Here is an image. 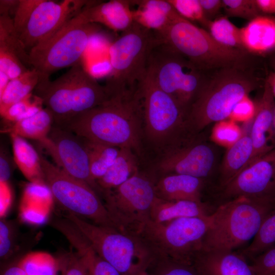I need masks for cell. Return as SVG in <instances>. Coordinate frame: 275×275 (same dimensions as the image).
<instances>
[{
  "instance_id": "cell-30",
  "label": "cell",
  "mask_w": 275,
  "mask_h": 275,
  "mask_svg": "<svg viewBox=\"0 0 275 275\" xmlns=\"http://www.w3.org/2000/svg\"><path fill=\"white\" fill-rule=\"evenodd\" d=\"M67 237L77 251L80 258L86 264L90 275H121L116 269L95 253L78 231L70 232Z\"/></svg>"
},
{
  "instance_id": "cell-43",
  "label": "cell",
  "mask_w": 275,
  "mask_h": 275,
  "mask_svg": "<svg viewBox=\"0 0 275 275\" xmlns=\"http://www.w3.org/2000/svg\"><path fill=\"white\" fill-rule=\"evenodd\" d=\"M15 233L14 228L9 222L2 219L0 221V257L8 258L14 248Z\"/></svg>"
},
{
  "instance_id": "cell-13",
  "label": "cell",
  "mask_w": 275,
  "mask_h": 275,
  "mask_svg": "<svg viewBox=\"0 0 275 275\" xmlns=\"http://www.w3.org/2000/svg\"><path fill=\"white\" fill-rule=\"evenodd\" d=\"M156 197L155 186L136 173L117 188L105 191V205L120 230L138 236L150 221Z\"/></svg>"
},
{
  "instance_id": "cell-6",
  "label": "cell",
  "mask_w": 275,
  "mask_h": 275,
  "mask_svg": "<svg viewBox=\"0 0 275 275\" xmlns=\"http://www.w3.org/2000/svg\"><path fill=\"white\" fill-rule=\"evenodd\" d=\"M67 218L95 253L121 275H138L156 260L139 236L117 229L91 223L69 213Z\"/></svg>"
},
{
  "instance_id": "cell-10",
  "label": "cell",
  "mask_w": 275,
  "mask_h": 275,
  "mask_svg": "<svg viewBox=\"0 0 275 275\" xmlns=\"http://www.w3.org/2000/svg\"><path fill=\"white\" fill-rule=\"evenodd\" d=\"M97 31L95 23H90L81 11L32 48L29 52L30 62L39 74L40 80L49 78L58 70L77 64Z\"/></svg>"
},
{
  "instance_id": "cell-31",
  "label": "cell",
  "mask_w": 275,
  "mask_h": 275,
  "mask_svg": "<svg viewBox=\"0 0 275 275\" xmlns=\"http://www.w3.org/2000/svg\"><path fill=\"white\" fill-rule=\"evenodd\" d=\"M81 138L88 156L91 177L96 182L113 164L120 148Z\"/></svg>"
},
{
  "instance_id": "cell-36",
  "label": "cell",
  "mask_w": 275,
  "mask_h": 275,
  "mask_svg": "<svg viewBox=\"0 0 275 275\" xmlns=\"http://www.w3.org/2000/svg\"><path fill=\"white\" fill-rule=\"evenodd\" d=\"M176 12L189 21H196L208 29L209 21L205 17L199 0H168Z\"/></svg>"
},
{
  "instance_id": "cell-35",
  "label": "cell",
  "mask_w": 275,
  "mask_h": 275,
  "mask_svg": "<svg viewBox=\"0 0 275 275\" xmlns=\"http://www.w3.org/2000/svg\"><path fill=\"white\" fill-rule=\"evenodd\" d=\"M42 99L33 93L10 106L1 116L6 121L13 123L29 118L41 110Z\"/></svg>"
},
{
  "instance_id": "cell-29",
  "label": "cell",
  "mask_w": 275,
  "mask_h": 275,
  "mask_svg": "<svg viewBox=\"0 0 275 275\" xmlns=\"http://www.w3.org/2000/svg\"><path fill=\"white\" fill-rule=\"evenodd\" d=\"M40 80V75L34 69L10 80L4 93L0 96V114L32 93Z\"/></svg>"
},
{
  "instance_id": "cell-41",
  "label": "cell",
  "mask_w": 275,
  "mask_h": 275,
  "mask_svg": "<svg viewBox=\"0 0 275 275\" xmlns=\"http://www.w3.org/2000/svg\"><path fill=\"white\" fill-rule=\"evenodd\" d=\"M30 69L15 54L0 50V70L5 72L10 80L21 76Z\"/></svg>"
},
{
  "instance_id": "cell-51",
  "label": "cell",
  "mask_w": 275,
  "mask_h": 275,
  "mask_svg": "<svg viewBox=\"0 0 275 275\" xmlns=\"http://www.w3.org/2000/svg\"><path fill=\"white\" fill-rule=\"evenodd\" d=\"M1 275H27L20 265H13L6 268Z\"/></svg>"
},
{
  "instance_id": "cell-32",
  "label": "cell",
  "mask_w": 275,
  "mask_h": 275,
  "mask_svg": "<svg viewBox=\"0 0 275 275\" xmlns=\"http://www.w3.org/2000/svg\"><path fill=\"white\" fill-rule=\"evenodd\" d=\"M275 244V204L264 219L257 234L246 248L239 253L248 261Z\"/></svg>"
},
{
  "instance_id": "cell-38",
  "label": "cell",
  "mask_w": 275,
  "mask_h": 275,
  "mask_svg": "<svg viewBox=\"0 0 275 275\" xmlns=\"http://www.w3.org/2000/svg\"><path fill=\"white\" fill-rule=\"evenodd\" d=\"M242 131L236 123L231 120H225L215 123L211 139L216 143L229 147L241 136Z\"/></svg>"
},
{
  "instance_id": "cell-39",
  "label": "cell",
  "mask_w": 275,
  "mask_h": 275,
  "mask_svg": "<svg viewBox=\"0 0 275 275\" xmlns=\"http://www.w3.org/2000/svg\"><path fill=\"white\" fill-rule=\"evenodd\" d=\"M223 8L228 16L252 20L259 16L256 0H223Z\"/></svg>"
},
{
  "instance_id": "cell-24",
  "label": "cell",
  "mask_w": 275,
  "mask_h": 275,
  "mask_svg": "<svg viewBox=\"0 0 275 275\" xmlns=\"http://www.w3.org/2000/svg\"><path fill=\"white\" fill-rule=\"evenodd\" d=\"M241 29L244 48L249 53H262L275 47V20L259 16Z\"/></svg>"
},
{
  "instance_id": "cell-56",
  "label": "cell",
  "mask_w": 275,
  "mask_h": 275,
  "mask_svg": "<svg viewBox=\"0 0 275 275\" xmlns=\"http://www.w3.org/2000/svg\"><path fill=\"white\" fill-rule=\"evenodd\" d=\"M274 20H275V18H274Z\"/></svg>"
},
{
  "instance_id": "cell-49",
  "label": "cell",
  "mask_w": 275,
  "mask_h": 275,
  "mask_svg": "<svg viewBox=\"0 0 275 275\" xmlns=\"http://www.w3.org/2000/svg\"><path fill=\"white\" fill-rule=\"evenodd\" d=\"M19 0H1L0 15H14Z\"/></svg>"
},
{
  "instance_id": "cell-19",
  "label": "cell",
  "mask_w": 275,
  "mask_h": 275,
  "mask_svg": "<svg viewBox=\"0 0 275 275\" xmlns=\"http://www.w3.org/2000/svg\"><path fill=\"white\" fill-rule=\"evenodd\" d=\"M193 265L200 275H257L239 252L202 250Z\"/></svg>"
},
{
  "instance_id": "cell-17",
  "label": "cell",
  "mask_w": 275,
  "mask_h": 275,
  "mask_svg": "<svg viewBox=\"0 0 275 275\" xmlns=\"http://www.w3.org/2000/svg\"><path fill=\"white\" fill-rule=\"evenodd\" d=\"M214 145L199 141L177 147L160 161L159 168L171 174L189 175L207 181L218 170V151Z\"/></svg>"
},
{
  "instance_id": "cell-4",
  "label": "cell",
  "mask_w": 275,
  "mask_h": 275,
  "mask_svg": "<svg viewBox=\"0 0 275 275\" xmlns=\"http://www.w3.org/2000/svg\"><path fill=\"white\" fill-rule=\"evenodd\" d=\"M34 91L52 114L54 125L61 127L109 97L104 86L79 64L53 80H40Z\"/></svg>"
},
{
  "instance_id": "cell-44",
  "label": "cell",
  "mask_w": 275,
  "mask_h": 275,
  "mask_svg": "<svg viewBox=\"0 0 275 275\" xmlns=\"http://www.w3.org/2000/svg\"><path fill=\"white\" fill-rule=\"evenodd\" d=\"M255 111V104L246 96L236 104L229 118L234 122L248 121L253 118Z\"/></svg>"
},
{
  "instance_id": "cell-40",
  "label": "cell",
  "mask_w": 275,
  "mask_h": 275,
  "mask_svg": "<svg viewBox=\"0 0 275 275\" xmlns=\"http://www.w3.org/2000/svg\"><path fill=\"white\" fill-rule=\"evenodd\" d=\"M27 275H56L55 262L47 256H30L19 264Z\"/></svg>"
},
{
  "instance_id": "cell-48",
  "label": "cell",
  "mask_w": 275,
  "mask_h": 275,
  "mask_svg": "<svg viewBox=\"0 0 275 275\" xmlns=\"http://www.w3.org/2000/svg\"><path fill=\"white\" fill-rule=\"evenodd\" d=\"M11 174L10 163L4 153L1 152L0 157V182L9 183Z\"/></svg>"
},
{
  "instance_id": "cell-21",
  "label": "cell",
  "mask_w": 275,
  "mask_h": 275,
  "mask_svg": "<svg viewBox=\"0 0 275 275\" xmlns=\"http://www.w3.org/2000/svg\"><path fill=\"white\" fill-rule=\"evenodd\" d=\"M207 181L196 177L170 174L161 179L156 186L157 196L168 201H202V192Z\"/></svg>"
},
{
  "instance_id": "cell-34",
  "label": "cell",
  "mask_w": 275,
  "mask_h": 275,
  "mask_svg": "<svg viewBox=\"0 0 275 275\" xmlns=\"http://www.w3.org/2000/svg\"><path fill=\"white\" fill-rule=\"evenodd\" d=\"M208 29L212 37L219 43L246 50L241 40V29L233 24L226 16L218 17L210 21Z\"/></svg>"
},
{
  "instance_id": "cell-11",
  "label": "cell",
  "mask_w": 275,
  "mask_h": 275,
  "mask_svg": "<svg viewBox=\"0 0 275 275\" xmlns=\"http://www.w3.org/2000/svg\"><path fill=\"white\" fill-rule=\"evenodd\" d=\"M94 1L19 0L13 18L14 27L25 49L30 51Z\"/></svg>"
},
{
  "instance_id": "cell-22",
  "label": "cell",
  "mask_w": 275,
  "mask_h": 275,
  "mask_svg": "<svg viewBox=\"0 0 275 275\" xmlns=\"http://www.w3.org/2000/svg\"><path fill=\"white\" fill-rule=\"evenodd\" d=\"M134 22L145 29L160 33L179 14L168 0L131 1Z\"/></svg>"
},
{
  "instance_id": "cell-52",
  "label": "cell",
  "mask_w": 275,
  "mask_h": 275,
  "mask_svg": "<svg viewBox=\"0 0 275 275\" xmlns=\"http://www.w3.org/2000/svg\"><path fill=\"white\" fill-rule=\"evenodd\" d=\"M10 80L7 75L0 70V96L4 93Z\"/></svg>"
},
{
  "instance_id": "cell-5",
  "label": "cell",
  "mask_w": 275,
  "mask_h": 275,
  "mask_svg": "<svg viewBox=\"0 0 275 275\" xmlns=\"http://www.w3.org/2000/svg\"><path fill=\"white\" fill-rule=\"evenodd\" d=\"M157 33L163 41L208 74L249 64L251 61L248 51L219 43L209 32L180 15L163 31Z\"/></svg>"
},
{
  "instance_id": "cell-53",
  "label": "cell",
  "mask_w": 275,
  "mask_h": 275,
  "mask_svg": "<svg viewBox=\"0 0 275 275\" xmlns=\"http://www.w3.org/2000/svg\"><path fill=\"white\" fill-rule=\"evenodd\" d=\"M275 98V71L271 74L267 80Z\"/></svg>"
},
{
  "instance_id": "cell-55",
  "label": "cell",
  "mask_w": 275,
  "mask_h": 275,
  "mask_svg": "<svg viewBox=\"0 0 275 275\" xmlns=\"http://www.w3.org/2000/svg\"><path fill=\"white\" fill-rule=\"evenodd\" d=\"M274 124H275V117H274Z\"/></svg>"
},
{
  "instance_id": "cell-2",
  "label": "cell",
  "mask_w": 275,
  "mask_h": 275,
  "mask_svg": "<svg viewBox=\"0 0 275 275\" xmlns=\"http://www.w3.org/2000/svg\"><path fill=\"white\" fill-rule=\"evenodd\" d=\"M258 86V78L250 64L209 73L187 111V130L199 133L213 123L228 120L236 104Z\"/></svg>"
},
{
  "instance_id": "cell-25",
  "label": "cell",
  "mask_w": 275,
  "mask_h": 275,
  "mask_svg": "<svg viewBox=\"0 0 275 275\" xmlns=\"http://www.w3.org/2000/svg\"><path fill=\"white\" fill-rule=\"evenodd\" d=\"M204 203L191 201H168L157 196L150 213V221L157 224L193 216H203L210 214Z\"/></svg>"
},
{
  "instance_id": "cell-16",
  "label": "cell",
  "mask_w": 275,
  "mask_h": 275,
  "mask_svg": "<svg viewBox=\"0 0 275 275\" xmlns=\"http://www.w3.org/2000/svg\"><path fill=\"white\" fill-rule=\"evenodd\" d=\"M39 143L66 173L86 182L96 191L101 190L91 177L88 156L80 137L53 124L47 138Z\"/></svg>"
},
{
  "instance_id": "cell-8",
  "label": "cell",
  "mask_w": 275,
  "mask_h": 275,
  "mask_svg": "<svg viewBox=\"0 0 275 275\" xmlns=\"http://www.w3.org/2000/svg\"><path fill=\"white\" fill-rule=\"evenodd\" d=\"M211 220L210 213L162 224L149 221L138 236L147 244L156 259L193 265L197 255L203 250Z\"/></svg>"
},
{
  "instance_id": "cell-27",
  "label": "cell",
  "mask_w": 275,
  "mask_h": 275,
  "mask_svg": "<svg viewBox=\"0 0 275 275\" xmlns=\"http://www.w3.org/2000/svg\"><path fill=\"white\" fill-rule=\"evenodd\" d=\"M136 173L137 163L132 149L120 148L113 164L96 183L102 191L110 190L124 183Z\"/></svg>"
},
{
  "instance_id": "cell-26",
  "label": "cell",
  "mask_w": 275,
  "mask_h": 275,
  "mask_svg": "<svg viewBox=\"0 0 275 275\" xmlns=\"http://www.w3.org/2000/svg\"><path fill=\"white\" fill-rule=\"evenodd\" d=\"M14 160L31 183L46 185L40 155L24 138L11 133Z\"/></svg>"
},
{
  "instance_id": "cell-37",
  "label": "cell",
  "mask_w": 275,
  "mask_h": 275,
  "mask_svg": "<svg viewBox=\"0 0 275 275\" xmlns=\"http://www.w3.org/2000/svg\"><path fill=\"white\" fill-rule=\"evenodd\" d=\"M148 270L152 275H200L193 265L156 259Z\"/></svg>"
},
{
  "instance_id": "cell-33",
  "label": "cell",
  "mask_w": 275,
  "mask_h": 275,
  "mask_svg": "<svg viewBox=\"0 0 275 275\" xmlns=\"http://www.w3.org/2000/svg\"><path fill=\"white\" fill-rule=\"evenodd\" d=\"M0 50L15 54L29 68L33 69L29 52L15 30L13 18L8 15H0Z\"/></svg>"
},
{
  "instance_id": "cell-20",
  "label": "cell",
  "mask_w": 275,
  "mask_h": 275,
  "mask_svg": "<svg viewBox=\"0 0 275 275\" xmlns=\"http://www.w3.org/2000/svg\"><path fill=\"white\" fill-rule=\"evenodd\" d=\"M131 7L128 0L95 1L82 11L90 23H98L115 32H123L134 23Z\"/></svg>"
},
{
  "instance_id": "cell-23",
  "label": "cell",
  "mask_w": 275,
  "mask_h": 275,
  "mask_svg": "<svg viewBox=\"0 0 275 275\" xmlns=\"http://www.w3.org/2000/svg\"><path fill=\"white\" fill-rule=\"evenodd\" d=\"M253 154V144L250 133L242 134L233 145L228 147L218 168L217 185L221 187L246 168Z\"/></svg>"
},
{
  "instance_id": "cell-54",
  "label": "cell",
  "mask_w": 275,
  "mask_h": 275,
  "mask_svg": "<svg viewBox=\"0 0 275 275\" xmlns=\"http://www.w3.org/2000/svg\"><path fill=\"white\" fill-rule=\"evenodd\" d=\"M138 275H152L151 273L147 270H144L140 272Z\"/></svg>"
},
{
  "instance_id": "cell-15",
  "label": "cell",
  "mask_w": 275,
  "mask_h": 275,
  "mask_svg": "<svg viewBox=\"0 0 275 275\" xmlns=\"http://www.w3.org/2000/svg\"><path fill=\"white\" fill-rule=\"evenodd\" d=\"M215 190L217 206L240 197L275 200V147Z\"/></svg>"
},
{
  "instance_id": "cell-7",
  "label": "cell",
  "mask_w": 275,
  "mask_h": 275,
  "mask_svg": "<svg viewBox=\"0 0 275 275\" xmlns=\"http://www.w3.org/2000/svg\"><path fill=\"white\" fill-rule=\"evenodd\" d=\"M147 74L187 112L209 73L198 68L156 33L149 54Z\"/></svg>"
},
{
  "instance_id": "cell-45",
  "label": "cell",
  "mask_w": 275,
  "mask_h": 275,
  "mask_svg": "<svg viewBox=\"0 0 275 275\" xmlns=\"http://www.w3.org/2000/svg\"><path fill=\"white\" fill-rule=\"evenodd\" d=\"M206 18L211 21L216 18L222 8V1L221 0H199Z\"/></svg>"
},
{
  "instance_id": "cell-46",
  "label": "cell",
  "mask_w": 275,
  "mask_h": 275,
  "mask_svg": "<svg viewBox=\"0 0 275 275\" xmlns=\"http://www.w3.org/2000/svg\"><path fill=\"white\" fill-rule=\"evenodd\" d=\"M65 275H90V273L86 264L79 257L71 263Z\"/></svg>"
},
{
  "instance_id": "cell-28",
  "label": "cell",
  "mask_w": 275,
  "mask_h": 275,
  "mask_svg": "<svg viewBox=\"0 0 275 275\" xmlns=\"http://www.w3.org/2000/svg\"><path fill=\"white\" fill-rule=\"evenodd\" d=\"M13 123L11 133L39 142L47 138L54 120L51 113L45 107L33 116Z\"/></svg>"
},
{
  "instance_id": "cell-1",
  "label": "cell",
  "mask_w": 275,
  "mask_h": 275,
  "mask_svg": "<svg viewBox=\"0 0 275 275\" xmlns=\"http://www.w3.org/2000/svg\"><path fill=\"white\" fill-rule=\"evenodd\" d=\"M142 118L136 92H126L109 96L104 102L77 115L62 128L91 142L132 150L140 146Z\"/></svg>"
},
{
  "instance_id": "cell-12",
  "label": "cell",
  "mask_w": 275,
  "mask_h": 275,
  "mask_svg": "<svg viewBox=\"0 0 275 275\" xmlns=\"http://www.w3.org/2000/svg\"><path fill=\"white\" fill-rule=\"evenodd\" d=\"M40 160L45 184L59 204L77 216L90 219L97 225L119 230L92 187L70 176L41 155Z\"/></svg>"
},
{
  "instance_id": "cell-42",
  "label": "cell",
  "mask_w": 275,
  "mask_h": 275,
  "mask_svg": "<svg viewBox=\"0 0 275 275\" xmlns=\"http://www.w3.org/2000/svg\"><path fill=\"white\" fill-rule=\"evenodd\" d=\"M251 265L257 275H275V244L257 256Z\"/></svg>"
},
{
  "instance_id": "cell-47",
  "label": "cell",
  "mask_w": 275,
  "mask_h": 275,
  "mask_svg": "<svg viewBox=\"0 0 275 275\" xmlns=\"http://www.w3.org/2000/svg\"><path fill=\"white\" fill-rule=\"evenodd\" d=\"M1 215L8 208L11 200V189L9 183L0 182Z\"/></svg>"
},
{
  "instance_id": "cell-9",
  "label": "cell",
  "mask_w": 275,
  "mask_h": 275,
  "mask_svg": "<svg viewBox=\"0 0 275 275\" xmlns=\"http://www.w3.org/2000/svg\"><path fill=\"white\" fill-rule=\"evenodd\" d=\"M155 32L134 22L110 46L111 71L104 87L109 96L135 92L147 73Z\"/></svg>"
},
{
  "instance_id": "cell-50",
  "label": "cell",
  "mask_w": 275,
  "mask_h": 275,
  "mask_svg": "<svg viewBox=\"0 0 275 275\" xmlns=\"http://www.w3.org/2000/svg\"><path fill=\"white\" fill-rule=\"evenodd\" d=\"M256 2L260 11L275 14V0H256Z\"/></svg>"
},
{
  "instance_id": "cell-18",
  "label": "cell",
  "mask_w": 275,
  "mask_h": 275,
  "mask_svg": "<svg viewBox=\"0 0 275 275\" xmlns=\"http://www.w3.org/2000/svg\"><path fill=\"white\" fill-rule=\"evenodd\" d=\"M267 80L262 95L255 104L250 133L253 144V154L248 166L275 147V101Z\"/></svg>"
},
{
  "instance_id": "cell-14",
  "label": "cell",
  "mask_w": 275,
  "mask_h": 275,
  "mask_svg": "<svg viewBox=\"0 0 275 275\" xmlns=\"http://www.w3.org/2000/svg\"><path fill=\"white\" fill-rule=\"evenodd\" d=\"M147 134L161 143L187 130L186 111L147 74L136 90Z\"/></svg>"
},
{
  "instance_id": "cell-3",
  "label": "cell",
  "mask_w": 275,
  "mask_h": 275,
  "mask_svg": "<svg viewBox=\"0 0 275 275\" xmlns=\"http://www.w3.org/2000/svg\"><path fill=\"white\" fill-rule=\"evenodd\" d=\"M275 200L240 197L217 206L211 213V223L203 250L234 252L253 239Z\"/></svg>"
}]
</instances>
